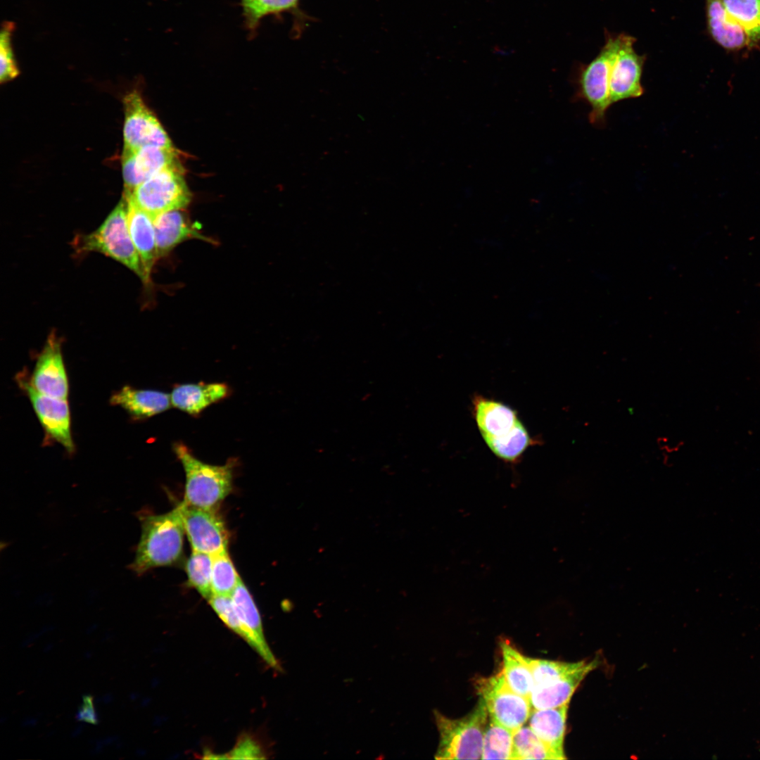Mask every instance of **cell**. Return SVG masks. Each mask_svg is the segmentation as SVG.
Here are the masks:
<instances>
[{"label": "cell", "instance_id": "31", "mask_svg": "<svg viewBox=\"0 0 760 760\" xmlns=\"http://www.w3.org/2000/svg\"><path fill=\"white\" fill-rule=\"evenodd\" d=\"M297 0H242L244 13L254 25L265 15L290 8Z\"/></svg>", "mask_w": 760, "mask_h": 760}, {"label": "cell", "instance_id": "40", "mask_svg": "<svg viewBox=\"0 0 760 760\" xmlns=\"http://www.w3.org/2000/svg\"><path fill=\"white\" fill-rule=\"evenodd\" d=\"M113 634L112 633L106 632L105 633V635H103V638L102 639V642H105V641L110 640L113 638Z\"/></svg>", "mask_w": 760, "mask_h": 760}, {"label": "cell", "instance_id": "4", "mask_svg": "<svg viewBox=\"0 0 760 760\" xmlns=\"http://www.w3.org/2000/svg\"><path fill=\"white\" fill-rule=\"evenodd\" d=\"M79 253L96 251L120 262L140 279H147L129 234L127 224V201L122 198L101 225L94 232L80 235L74 241Z\"/></svg>", "mask_w": 760, "mask_h": 760}, {"label": "cell", "instance_id": "6", "mask_svg": "<svg viewBox=\"0 0 760 760\" xmlns=\"http://www.w3.org/2000/svg\"><path fill=\"white\" fill-rule=\"evenodd\" d=\"M605 44L597 56L580 68L577 77L576 96L590 107L591 124L602 125L605 115L611 106L609 82L612 64L618 52L622 34H607Z\"/></svg>", "mask_w": 760, "mask_h": 760}, {"label": "cell", "instance_id": "37", "mask_svg": "<svg viewBox=\"0 0 760 760\" xmlns=\"http://www.w3.org/2000/svg\"><path fill=\"white\" fill-rule=\"evenodd\" d=\"M118 740H119V737L118 735H113L102 739L101 742L104 746H106L112 743L116 742Z\"/></svg>", "mask_w": 760, "mask_h": 760}, {"label": "cell", "instance_id": "13", "mask_svg": "<svg viewBox=\"0 0 760 760\" xmlns=\"http://www.w3.org/2000/svg\"><path fill=\"white\" fill-rule=\"evenodd\" d=\"M39 393L58 398L66 399L68 380L61 352L60 339L51 333L39 353L29 380Z\"/></svg>", "mask_w": 760, "mask_h": 760}, {"label": "cell", "instance_id": "25", "mask_svg": "<svg viewBox=\"0 0 760 760\" xmlns=\"http://www.w3.org/2000/svg\"><path fill=\"white\" fill-rule=\"evenodd\" d=\"M513 735L509 729L490 718L484 731L482 759H512Z\"/></svg>", "mask_w": 760, "mask_h": 760}, {"label": "cell", "instance_id": "39", "mask_svg": "<svg viewBox=\"0 0 760 760\" xmlns=\"http://www.w3.org/2000/svg\"><path fill=\"white\" fill-rule=\"evenodd\" d=\"M113 700V696L111 693H106L102 697V702L104 704H109Z\"/></svg>", "mask_w": 760, "mask_h": 760}, {"label": "cell", "instance_id": "5", "mask_svg": "<svg viewBox=\"0 0 760 760\" xmlns=\"http://www.w3.org/2000/svg\"><path fill=\"white\" fill-rule=\"evenodd\" d=\"M433 713L440 737L435 759H481L483 735L489 716L481 697L474 710L462 718H450L437 710Z\"/></svg>", "mask_w": 760, "mask_h": 760}, {"label": "cell", "instance_id": "46", "mask_svg": "<svg viewBox=\"0 0 760 760\" xmlns=\"http://www.w3.org/2000/svg\"><path fill=\"white\" fill-rule=\"evenodd\" d=\"M6 716H1V718H0V723H4L6 721Z\"/></svg>", "mask_w": 760, "mask_h": 760}, {"label": "cell", "instance_id": "18", "mask_svg": "<svg viewBox=\"0 0 760 760\" xmlns=\"http://www.w3.org/2000/svg\"><path fill=\"white\" fill-rule=\"evenodd\" d=\"M229 394V387L224 383L201 382L177 385L170 395L173 407L190 415L197 416Z\"/></svg>", "mask_w": 760, "mask_h": 760}, {"label": "cell", "instance_id": "20", "mask_svg": "<svg viewBox=\"0 0 760 760\" xmlns=\"http://www.w3.org/2000/svg\"><path fill=\"white\" fill-rule=\"evenodd\" d=\"M569 703L547 709H532L528 724L531 730L554 752L565 759L564 740Z\"/></svg>", "mask_w": 760, "mask_h": 760}, {"label": "cell", "instance_id": "9", "mask_svg": "<svg viewBox=\"0 0 760 760\" xmlns=\"http://www.w3.org/2000/svg\"><path fill=\"white\" fill-rule=\"evenodd\" d=\"M184 532L193 551L215 556L227 552L229 533L215 509L179 505Z\"/></svg>", "mask_w": 760, "mask_h": 760}, {"label": "cell", "instance_id": "26", "mask_svg": "<svg viewBox=\"0 0 760 760\" xmlns=\"http://www.w3.org/2000/svg\"><path fill=\"white\" fill-rule=\"evenodd\" d=\"M512 759H555L557 756L531 730L523 726L514 733Z\"/></svg>", "mask_w": 760, "mask_h": 760}, {"label": "cell", "instance_id": "32", "mask_svg": "<svg viewBox=\"0 0 760 760\" xmlns=\"http://www.w3.org/2000/svg\"><path fill=\"white\" fill-rule=\"evenodd\" d=\"M208 600L224 623L245 640V632L234 610L231 596L213 595Z\"/></svg>", "mask_w": 760, "mask_h": 760}, {"label": "cell", "instance_id": "45", "mask_svg": "<svg viewBox=\"0 0 760 760\" xmlns=\"http://www.w3.org/2000/svg\"><path fill=\"white\" fill-rule=\"evenodd\" d=\"M137 695L136 693H132L130 695V696H129L130 699H132V700H134L137 698Z\"/></svg>", "mask_w": 760, "mask_h": 760}, {"label": "cell", "instance_id": "36", "mask_svg": "<svg viewBox=\"0 0 760 760\" xmlns=\"http://www.w3.org/2000/svg\"><path fill=\"white\" fill-rule=\"evenodd\" d=\"M37 723H38V717L37 716H36V717L26 716L25 718H24L23 719L21 725H22V726H24V727L25 726H31V727H32V726H35Z\"/></svg>", "mask_w": 760, "mask_h": 760}, {"label": "cell", "instance_id": "30", "mask_svg": "<svg viewBox=\"0 0 760 760\" xmlns=\"http://www.w3.org/2000/svg\"><path fill=\"white\" fill-rule=\"evenodd\" d=\"M14 28V23L10 21L4 22L1 25L0 33L1 83L15 78L19 73L12 48L11 37Z\"/></svg>", "mask_w": 760, "mask_h": 760}, {"label": "cell", "instance_id": "11", "mask_svg": "<svg viewBox=\"0 0 760 760\" xmlns=\"http://www.w3.org/2000/svg\"><path fill=\"white\" fill-rule=\"evenodd\" d=\"M635 39L622 34L621 44L612 64L609 82V103L638 98L644 93L641 83L645 56L633 48Z\"/></svg>", "mask_w": 760, "mask_h": 760}, {"label": "cell", "instance_id": "38", "mask_svg": "<svg viewBox=\"0 0 760 760\" xmlns=\"http://www.w3.org/2000/svg\"><path fill=\"white\" fill-rule=\"evenodd\" d=\"M84 726V724H80V725H78V726H77V727H76V728H75V729L73 730V731L72 732V733H71V736H72V737H77L78 735H80L81 734V733L82 732V730H83Z\"/></svg>", "mask_w": 760, "mask_h": 760}, {"label": "cell", "instance_id": "23", "mask_svg": "<svg viewBox=\"0 0 760 760\" xmlns=\"http://www.w3.org/2000/svg\"><path fill=\"white\" fill-rule=\"evenodd\" d=\"M502 673L509 687L516 693L529 699L534 685L531 668L521 654L507 641H501Z\"/></svg>", "mask_w": 760, "mask_h": 760}, {"label": "cell", "instance_id": "24", "mask_svg": "<svg viewBox=\"0 0 760 760\" xmlns=\"http://www.w3.org/2000/svg\"><path fill=\"white\" fill-rule=\"evenodd\" d=\"M728 14L745 30L749 45L760 40V0H721Z\"/></svg>", "mask_w": 760, "mask_h": 760}, {"label": "cell", "instance_id": "35", "mask_svg": "<svg viewBox=\"0 0 760 760\" xmlns=\"http://www.w3.org/2000/svg\"><path fill=\"white\" fill-rule=\"evenodd\" d=\"M53 628L51 627V626L44 627L42 630L39 631L38 632L33 633L29 635L28 637L23 642L22 646L23 647L28 646L31 642H32L36 639H37L39 637H40V635H42L43 633H46L47 631H50Z\"/></svg>", "mask_w": 760, "mask_h": 760}, {"label": "cell", "instance_id": "19", "mask_svg": "<svg viewBox=\"0 0 760 760\" xmlns=\"http://www.w3.org/2000/svg\"><path fill=\"white\" fill-rule=\"evenodd\" d=\"M127 201L129 234L148 282L153 267L158 259L154 218L129 201Z\"/></svg>", "mask_w": 760, "mask_h": 760}, {"label": "cell", "instance_id": "33", "mask_svg": "<svg viewBox=\"0 0 760 760\" xmlns=\"http://www.w3.org/2000/svg\"><path fill=\"white\" fill-rule=\"evenodd\" d=\"M260 745L249 737H242L227 754V759H263Z\"/></svg>", "mask_w": 760, "mask_h": 760}, {"label": "cell", "instance_id": "43", "mask_svg": "<svg viewBox=\"0 0 760 760\" xmlns=\"http://www.w3.org/2000/svg\"><path fill=\"white\" fill-rule=\"evenodd\" d=\"M123 745H124V744H123V742H121V741H120V740H118V741L116 742V743H115V748H116V749H120V748H121V747H122L123 746Z\"/></svg>", "mask_w": 760, "mask_h": 760}, {"label": "cell", "instance_id": "8", "mask_svg": "<svg viewBox=\"0 0 760 760\" xmlns=\"http://www.w3.org/2000/svg\"><path fill=\"white\" fill-rule=\"evenodd\" d=\"M476 689L483 700L488 716L513 733L528 721L532 707L530 699L514 692L500 671L476 681Z\"/></svg>", "mask_w": 760, "mask_h": 760}, {"label": "cell", "instance_id": "21", "mask_svg": "<svg viewBox=\"0 0 760 760\" xmlns=\"http://www.w3.org/2000/svg\"><path fill=\"white\" fill-rule=\"evenodd\" d=\"M134 419H141L161 413L170 407V395L160 391L136 389L125 386L110 398Z\"/></svg>", "mask_w": 760, "mask_h": 760}, {"label": "cell", "instance_id": "7", "mask_svg": "<svg viewBox=\"0 0 760 760\" xmlns=\"http://www.w3.org/2000/svg\"><path fill=\"white\" fill-rule=\"evenodd\" d=\"M191 193L177 163L156 173L124 197L153 218L160 214L186 208Z\"/></svg>", "mask_w": 760, "mask_h": 760}, {"label": "cell", "instance_id": "2", "mask_svg": "<svg viewBox=\"0 0 760 760\" xmlns=\"http://www.w3.org/2000/svg\"><path fill=\"white\" fill-rule=\"evenodd\" d=\"M141 533L130 569L138 575L176 563L183 550L184 528L179 505L154 514L140 512Z\"/></svg>", "mask_w": 760, "mask_h": 760}, {"label": "cell", "instance_id": "22", "mask_svg": "<svg viewBox=\"0 0 760 760\" xmlns=\"http://www.w3.org/2000/svg\"><path fill=\"white\" fill-rule=\"evenodd\" d=\"M709 31L721 46L736 50L749 45L742 26L726 11L721 0H706Z\"/></svg>", "mask_w": 760, "mask_h": 760}, {"label": "cell", "instance_id": "28", "mask_svg": "<svg viewBox=\"0 0 760 760\" xmlns=\"http://www.w3.org/2000/svg\"><path fill=\"white\" fill-rule=\"evenodd\" d=\"M241 580L227 552L213 556V595L231 596Z\"/></svg>", "mask_w": 760, "mask_h": 760}, {"label": "cell", "instance_id": "47", "mask_svg": "<svg viewBox=\"0 0 760 760\" xmlns=\"http://www.w3.org/2000/svg\"><path fill=\"white\" fill-rule=\"evenodd\" d=\"M53 733V731H51V732H50V733H49V735H49H49H52Z\"/></svg>", "mask_w": 760, "mask_h": 760}, {"label": "cell", "instance_id": "42", "mask_svg": "<svg viewBox=\"0 0 760 760\" xmlns=\"http://www.w3.org/2000/svg\"><path fill=\"white\" fill-rule=\"evenodd\" d=\"M96 628V624L93 625L92 626H91V627H89V628H87V630L86 631V633H87V634H90V633H92V632H93V631H94V629H95Z\"/></svg>", "mask_w": 760, "mask_h": 760}, {"label": "cell", "instance_id": "12", "mask_svg": "<svg viewBox=\"0 0 760 760\" xmlns=\"http://www.w3.org/2000/svg\"><path fill=\"white\" fill-rule=\"evenodd\" d=\"M23 376H18V383L27 394L34 412L51 439L61 444L68 452L74 450L70 431V414L65 398L51 397L37 391Z\"/></svg>", "mask_w": 760, "mask_h": 760}, {"label": "cell", "instance_id": "14", "mask_svg": "<svg viewBox=\"0 0 760 760\" xmlns=\"http://www.w3.org/2000/svg\"><path fill=\"white\" fill-rule=\"evenodd\" d=\"M176 163L174 148L146 146L135 151L124 149L122 172L125 196L160 170Z\"/></svg>", "mask_w": 760, "mask_h": 760}, {"label": "cell", "instance_id": "1", "mask_svg": "<svg viewBox=\"0 0 760 760\" xmlns=\"http://www.w3.org/2000/svg\"><path fill=\"white\" fill-rule=\"evenodd\" d=\"M473 415L486 444L504 462H517L534 444L517 412L500 401L475 395Z\"/></svg>", "mask_w": 760, "mask_h": 760}, {"label": "cell", "instance_id": "16", "mask_svg": "<svg viewBox=\"0 0 760 760\" xmlns=\"http://www.w3.org/2000/svg\"><path fill=\"white\" fill-rule=\"evenodd\" d=\"M597 659L587 661L578 669L541 685H534L529 699L532 709L561 706L569 701L585 677L597 668Z\"/></svg>", "mask_w": 760, "mask_h": 760}, {"label": "cell", "instance_id": "17", "mask_svg": "<svg viewBox=\"0 0 760 760\" xmlns=\"http://www.w3.org/2000/svg\"><path fill=\"white\" fill-rule=\"evenodd\" d=\"M158 258L167 255L179 243L189 239H201L210 242L198 228L192 224L180 210H173L158 215L154 218Z\"/></svg>", "mask_w": 760, "mask_h": 760}, {"label": "cell", "instance_id": "29", "mask_svg": "<svg viewBox=\"0 0 760 760\" xmlns=\"http://www.w3.org/2000/svg\"><path fill=\"white\" fill-rule=\"evenodd\" d=\"M526 659L531 668L534 685L543 684L565 676L581 667L585 661L583 660L569 663L532 659L527 657Z\"/></svg>", "mask_w": 760, "mask_h": 760}, {"label": "cell", "instance_id": "27", "mask_svg": "<svg viewBox=\"0 0 760 760\" xmlns=\"http://www.w3.org/2000/svg\"><path fill=\"white\" fill-rule=\"evenodd\" d=\"M213 556L193 551L186 564L187 584L195 588L203 597L213 595Z\"/></svg>", "mask_w": 760, "mask_h": 760}, {"label": "cell", "instance_id": "44", "mask_svg": "<svg viewBox=\"0 0 760 760\" xmlns=\"http://www.w3.org/2000/svg\"><path fill=\"white\" fill-rule=\"evenodd\" d=\"M91 655H92V652L91 651H87L84 653V657L87 659H89L91 657Z\"/></svg>", "mask_w": 760, "mask_h": 760}, {"label": "cell", "instance_id": "3", "mask_svg": "<svg viewBox=\"0 0 760 760\" xmlns=\"http://www.w3.org/2000/svg\"><path fill=\"white\" fill-rule=\"evenodd\" d=\"M173 450L185 473V504L215 509L230 493L236 460L230 458L224 464L205 463L197 458L183 443L177 442Z\"/></svg>", "mask_w": 760, "mask_h": 760}, {"label": "cell", "instance_id": "41", "mask_svg": "<svg viewBox=\"0 0 760 760\" xmlns=\"http://www.w3.org/2000/svg\"><path fill=\"white\" fill-rule=\"evenodd\" d=\"M53 643H48V644H47V645H46V646L44 647V652H49V651H50V650H51L52 649V647H53Z\"/></svg>", "mask_w": 760, "mask_h": 760}, {"label": "cell", "instance_id": "15", "mask_svg": "<svg viewBox=\"0 0 760 760\" xmlns=\"http://www.w3.org/2000/svg\"><path fill=\"white\" fill-rule=\"evenodd\" d=\"M231 597L236 614L245 632V640L259 654L267 664L277 671H281L280 664L265 640L258 608L250 592L241 580L231 595Z\"/></svg>", "mask_w": 760, "mask_h": 760}, {"label": "cell", "instance_id": "34", "mask_svg": "<svg viewBox=\"0 0 760 760\" xmlns=\"http://www.w3.org/2000/svg\"><path fill=\"white\" fill-rule=\"evenodd\" d=\"M75 719L94 725L99 723V716L93 704V697L89 695H82V704L75 714Z\"/></svg>", "mask_w": 760, "mask_h": 760}, {"label": "cell", "instance_id": "10", "mask_svg": "<svg viewBox=\"0 0 760 760\" xmlns=\"http://www.w3.org/2000/svg\"><path fill=\"white\" fill-rule=\"evenodd\" d=\"M124 106V149L135 151L150 145L173 148L164 129L137 91L126 95Z\"/></svg>", "mask_w": 760, "mask_h": 760}]
</instances>
